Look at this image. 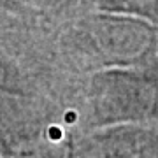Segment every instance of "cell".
<instances>
[{
    "label": "cell",
    "instance_id": "cell-3",
    "mask_svg": "<svg viewBox=\"0 0 158 158\" xmlns=\"http://www.w3.org/2000/svg\"><path fill=\"white\" fill-rule=\"evenodd\" d=\"M144 21L142 18L102 11L76 27L74 48L98 69L135 65L151 44V32Z\"/></svg>",
    "mask_w": 158,
    "mask_h": 158
},
{
    "label": "cell",
    "instance_id": "cell-4",
    "mask_svg": "<svg viewBox=\"0 0 158 158\" xmlns=\"http://www.w3.org/2000/svg\"><path fill=\"white\" fill-rule=\"evenodd\" d=\"M155 144L142 125H109L83 132L72 158H153Z\"/></svg>",
    "mask_w": 158,
    "mask_h": 158
},
{
    "label": "cell",
    "instance_id": "cell-2",
    "mask_svg": "<svg viewBox=\"0 0 158 158\" xmlns=\"http://www.w3.org/2000/svg\"><path fill=\"white\" fill-rule=\"evenodd\" d=\"M83 118L86 130L158 118V72L135 65L95 70L86 86Z\"/></svg>",
    "mask_w": 158,
    "mask_h": 158
},
{
    "label": "cell",
    "instance_id": "cell-5",
    "mask_svg": "<svg viewBox=\"0 0 158 158\" xmlns=\"http://www.w3.org/2000/svg\"><path fill=\"white\" fill-rule=\"evenodd\" d=\"M100 6L102 11L128 14L146 21H158V0H102Z\"/></svg>",
    "mask_w": 158,
    "mask_h": 158
},
{
    "label": "cell",
    "instance_id": "cell-7",
    "mask_svg": "<svg viewBox=\"0 0 158 158\" xmlns=\"http://www.w3.org/2000/svg\"><path fill=\"white\" fill-rule=\"evenodd\" d=\"M0 4L6 7H12V9L44 14V12L60 11L67 4V0H0Z\"/></svg>",
    "mask_w": 158,
    "mask_h": 158
},
{
    "label": "cell",
    "instance_id": "cell-6",
    "mask_svg": "<svg viewBox=\"0 0 158 158\" xmlns=\"http://www.w3.org/2000/svg\"><path fill=\"white\" fill-rule=\"evenodd\" d=\"M0 91L16 93V95H32L27 79L23 77L19 69L14 67L9 60L0 56Z\"/></svg>",
    "mask_w": 158,
    "mask_h": 158
},
{
    "label": "cell",
    "instance_id": "cell-1",
    "mask_svg": "<svg viewBox=\"0 0 158 158\" xmlns=\"http://www.w3.org/2000/svg\"><path fill=\"white\" fill-rule=\"evenodd\" d=\"M79 135L55 107L0 91V158H72Z\"/></svg>",
    "mask_w": 158,
    "mask_h": 158
}]
</instances>
